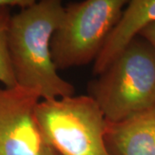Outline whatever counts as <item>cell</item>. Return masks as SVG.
<instances>
[{
  "mask_svg": "<svg viewBox=\"0 0 155 155\" xmlns=\"http://www.w3.org/2000/svg\"><path fill=\"white\" fill-rule=\"evenodd\" d=\"M64 11L60 0L34 1L10 22L8 48L17 84L36 91L41 100L74 95V86L59 75L51 53Z\"/></svg>",
  "mask_w": 155,
  "mask_h": 155,
  "instance_id": "1",
  "label": "cell"
},
{
  "mask_svg": "<svg viewBox=\"0 0 155 155\" xmlns=\"http://www.w3.org/2000/svg\"><path fill=\"white\" fill-rule=\"evenodd\" d=\"M106 121L118 122L155 110V49L137 36L91 84Z\"/></svg>",
  "mask_w": 155,
  "mask_h": 155,
  "instance_id": "2",
  "label": "cell"
},
{
  "mask_svg": "<svg viewBox=\"0 0 155 155\" xmlns=\"http://www.w3.org/2000/svg\"><path fill=\"white\" fill-rule=\"evenodd\" d=\"M35 117L45 144L61 155H113L105 139L107 121L91 96L41 100Z\"/></svg>",
  "mask_w": 155,
  "mask_h": 155,
  "instance_id": "3",
  "label": "cell"
},
{
  "mask_svg": "<svg viewBox=\"0 0 155 155\" xmlns=\"http://www.w3.org/2000/svg\"><path fill=\"white\" fill-rule=\"evenodd\" d=\"M127 3L125 0H85L65 7L51 41L56 68L67 69L96 61Z\"/></svg>",
  "mask_w": 155,
  "mask_h": 155,
  "instance_id": "4",
  "label": "cell"
},
{
  "mask_svg": "<svg viewBox=\"0 0 155 155\" xmlns=\"http://www.w3.org/2000/svg\"><path fill=\"white\" fill-rule=\"evenodd\" d=\"M40 95L19 85L0 89V155H41L45 144L35 117Z\"/></svg>",
  "mask_w": 155,
  "mask_h": 155,
  "instance_id": "5",
  "label": "cell"
},
{
  "mask_svg": "<svg viewBox=\"0 0 155 155\" xmlns=\"http://www.w3.org/2000/svg\"><path fill=\"white\" fill-rule=\"evenodd\" d=\"M155 22V0L127 1L94 62L93 73L100 75L148 25Z\"/></svg>",
  "mask_w": 155,
  "mask_h": 155,
  "instance_id": "6",
  "label": "cell"
},
{
  "mask_svg": "<svg viewBox=\"0 0 155 155\" xmlns=\"http://www.w3.org/2000/svg\"><path fill=\"white\" fill-rule=\"evenodd\" d=\"M105 139L113 155H155V110L107 122Z\"/></svg>",
  "mask_w": 155,
  "mask_h": 155,
  "instance_id": "7",
  "label": "cell"
},
{
  "mask_svg": "<svg viewBox=\"0 0 155 155\" xmlns=\"http://www.w3.org/2000/svg\"><path fill=\"white\" fill-rule=\"evenodd\" d=\"M11 17V8H0V82L6 88L17 85L8 48V33Z\"/></svg>",
  "mask_w": 155,
  "mask_h": 155,
  "instance_id": "8",
  "label": "cell"
},
{
  "mask_svg": "<svg viewBox=\"0 0 155 155\" xmlns=\"http://www.w3.org/2000/svg\"><path fill=\"white\" fill-rule=\"evenodd\" d=\"M139 36L145 39L155 49V22L146 27L140 33Z\"/></svg>",
  "mask_w": 155,
  "mask_h": 155,
  "instance_id": "9",
  "label": "cell"
},
{
  "mask_svg": "<svg viewBox=\"0 0 155 155\" xmlns=\"http://www.w3.org/2000/svg\"><path fill=\"white\" fill-rule=\"evenodd\" d=\"M35 0H0V8H11V7H19L23 8L29 5Z\"/></svg>",
  "mask_w": 155,
  "mask_h": 155,
  "instance_id": "10",
  "label": "cell"
},
{
  "mask_svg": "<svg viewBox=\"0 0 155 155\" xmlns=\"http://www.w3.org/2000/svg\"><path fill=\"white\" fill-rule=\"evenodd\" d=\"M41 155H56V153L51 147H49L48 146H46L44 151H43Z\"/></svg>",
  "mask_w": 155,
  "mask_h": 155,
  "instance_id": "11",
  "label": "cell"
}]
</instances>
